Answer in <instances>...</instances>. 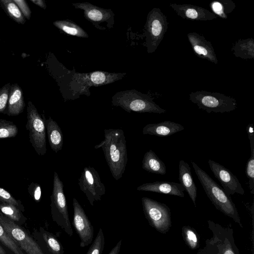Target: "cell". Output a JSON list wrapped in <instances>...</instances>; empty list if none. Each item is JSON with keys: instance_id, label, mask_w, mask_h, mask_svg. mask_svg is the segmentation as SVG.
I'll return each mask as SVG.
<instances>
[{"instance_id": "obj_6", "label": "cell", "mask_w": 254, "mask_h": 254, "mask_svg": "<svg viewBox=\"0 0 254 254\" xmlns=\"http://www.w3.org/2000/svg\"><path fill=\"white\" fill-rule=\"evenodd\" d=\"M189 99L199 109L208 113L230 112L235 110L237 106L234 98L218 92L196 91L190 94Z\"/></svg>"}, {"instance_id": "obj_38", "label": "cell", "mask_w": 254, "mask_h": 254, "mask_svg": "<svg viewBox=\"0 0 254 254\" xmlns=\"http://www.w3.org/2000/svg\"><path fill=\"white\" fill-rule=\"evenodd\" d=\"M248 137L250 140V146H254V133L253 130V124H250L247 127Z\"/></svg>"}, {"instance_id": "obj_22", "label": "cell", "mask_w": 254, "mask_h": 254, "mask_svg": "<svg viewBox=\"0 0 254 254\" xmlns=\"http://www.w3.org/2000/svg\"><path fill=\"white\" fill-rule=\"evenodd\" d=\"M46 129L51 148L56 153L62 150L64 144V136L61 127L51 117L46 119L44 115Z\"/></svg>"}, {"instance_id": "obj_28", "label": "cell", "mask_w": 254, "mask_h": 254, "mask_svg": "<svg viewBox=\"0 0 254 254\" xmlns=\"http://www.w3.org/2000/svg\"><path fill=\"white\" fill-rule=\"evenodd\" d=\"M210 7L217 17L227 19L228 14L234 10L236 5L231 0H219L211 2Z\"/></svg>"}, {"instance_id": "obj_9", "label": "cell", "mask_w": 254, "mask_h": 254, "mask_svg": "<svg viewBox=\"0 0 254 254\" xmlns=\"http://www.w3.org/2000/svg\"><path fill=\"white\" fill-rule=\"evenodd\" d=\"M126 73L109 72L104 71H95L88 73L75 72L70 82L73 90L86 94L91 87H98L112 83L122 79Z\"/></svg>"}, {"instance_id": "obj_8", "label": "cell", "mask_w": 254, "mask_h": 254, "mask_svg": "<svg viewBox=\"0 0 254 254\" xmlns=\"http://www.w3.org/2000/svg\"><path fill=\"white\" fill-rule=\"evenodd\" d=\"M141 202L149 225L162 234L167 233L172 227L170 208L165 203L147 197H142Z\"/></svg>"}, {"instance_id": "obj_2", "label": "cell", "mask_w": 254, "mask_h": 254, "mask_svg": "<svg viewBox=\"0 0 254 254\" xmlns=\"http://www.w3.org/2000/svg\"><path fill=\"white\" fill-rule=\"evenodd\" d=\"M191 163L205 193L215 208L243 228L238 210L230 196L195 163L191 161Z\"/></svg>"}, {"instance_id": "obj_36", "label": "cell", "mask_w": 254, "mask_h": 254, "mask_svg": "<svg viewBox=\"0 0 254 254\" xmlns=\"http://www.w3.org/2000/svg\"><path fill=\"white\" fill-rule=\"evenodd\" d=\"M11 84L7 83L0 89V113H3L7 107Z\"/></svg>"}, {"instance_id": "obj_27", "label": "cell", "mask_w": 254, "mask_h": 254, "mask_svg": "<svg viewBox=\"0 0 254 254\" xmlns=\"http://www.w3.org/2000/svg\"><path fill=\"white\" fill-rule=\"evenodd\" d=\"M0 211L4 216L20 226L24 225L27 220L22 211L12 204L0 201Z\"/></svg>"}, {"instance_id": "obj_18", "label": "cell", "mask_w": 254, "mask_h": 254, "mask_svg": "<svg viewBox=\"0 0 254 254\" xmlns=\"http://www.w3.org/2000/svg\"><path fill=\"white\" fill-rule=\"evenodd\" d=\"M170 7L177 15L183 18L191 20L207 21L217 18L209 10L200 6L190 4L171 3Z\"/></svg>"}, {"instance_id": "obj_26", "label": "cell", "mask_w": 254, "mask_h": 254, "mask_svg": "<svg viewBox=\"0 0 254 254\" xmlns=\"http://www.w3.org/2000/svg\"><path fill=\"white\" fill-rule=\"evenodd\" d=\"M53 24L57 28L68 35L80 38L89 37L85 30L70 20H58L54 21Z\"/></svg>"}, {"instance_id": "obj_5", "label": "cell", "mask_w": 254, "mask_h": 254, "mask_svg": "<svg viewBox=\"0 0 254 254\" xmlns=\"http://www.w3.org/2000/svg\"><path fill=\"white\" fill-rule=\"evenodd\" d=\"M51 200L52 220L66 234L72 236L73 232L69 220L66 197L64 191V184L56 171L54 174L53 188Z\"/></svg>"}, {"instance_id": "obj_30", "label": "cell", "mask_w": 254, "mask_h": 254, "mask_svg": "<svg viewBox=\"0 0 254 254\" xmlns=\"http://www.w3.org/2000/svg\"><path fill=\"white\" fill-rule=\"evenodd\" d=\"M182 232L183 238L190 249L195 250L199 247V236L193 228L190 226H184L182 228Z\"/></svg>"}, {"instance_id": "obj_33", "label": "cell", "mask_w": 254, "mask_h": 254, "mask_svg": "<svg viewBox=\"0 0 254 254\" xmlns=\"http://www.w3.org/2000/svg\"><path fill=\"white\" fill-rule=\"evenodd\" d=\"M105 247V237L101 228L95 238L86 254H102Z\"/></svg>"}, {"instance_id": "obj_32", "label": "cell", "mask_w": 254, "mask_h": 254, "mask_svg": "<svg viewBox=\"0 0 254 254\" xmlns=\"http://www.w3.org/2000/svg\"><path fill=\"white\" fill-rule=\"evenodd\" d=\"M18 133L17 126L12 122L0 119V138L15 137Z\"/></svg>"}, {"instance_id": "obj_25", "label": "cell", "mask_w": 254, "mask_h": 254, "mask_svg": "<svg viewBox=\"0 0 254 254\" xmlns=\"http://www.w3.org/2000/svg\"><path fill=\"white\" fill-rule=\"evenodd\" d=\"M232 50L237 58L244 60L254 59V40L252 38L239 39L234 45Z\"/></svg>"}, {"instance_id": "obj_20", "label": "cell", "mask_w": 254, "mask_h": 254, "mask_svg": "<svg viewBox=\"0 0 254 254\" xmlns=\"http://www.w3.org/2000/svg\"><path fill=\"white\" fill-rule=\"evenodd\" d=\"M184 129V127L180 124L165 121L157 124L146 125L143 128L142 133L157 136H169Z\"/></svg>"}, {"instance_id": "obj_31", "label": "cell", "mask_w": 254, "mask_h": 254, "mask_svg": "<svg viewBox=\"0 0 254 254\" xmlns=\"http://www.w3.org/2000/svg\"><path fill=\"white\" fill-rule=\"evenodd\" d=\"M0 242L13 254H25L9 237L0 223Z\"/></svg>"}, {"instance_id": "obj_12", "label": "cell", "mask_w": 254, "mask_h": 254, "mask_svg": "<svg viewBox=\"0 0 254 254\" xmlns=\"http://www.w3.org/2000/svg\"><path fill=\"white\" fill-rule=\"evenodd\" d=\"M78 181L80 190L91 206L94 205V202L101 200L106 193L105 186L94 167H84Z\"/></svg>"}, {"instance_id": "obj_10", "label": "cell", "mask_w": 254, "mask_h": 254, "mask_svg": "<svg viewBox=\"0 0 254 254\" xmlns=\"http://www.w3.org/2000/svg\"><path fill=\"white\" fill-rule=\"evenodd\" d=\"M27 119L26 128L29 131L30 141L36 153L43 156L47 151L45 124L31 101L28 103Z\"/></svg>"}, {"instance_id": "obj_35", "label": "cell", "mask_w": 254, "mask_h": 254, "mask_svg": "<svg viewBox=\"0 0 254 254\" xmlns=\"http://www.w3.org/2000/svg\"><path fill=\"white\" fill-rule=\"evenodd\" d=\"M0 201L12 204L18 207L22 212L25 209L21 201L16 199L8 191L0 187Z\"/></svg>"}, {"instance_id": "obj_37", "label": "cell", "mask_w": 254, "mask_h": 254, "mask_svg": "<svg viewBox=\"0 0 254 254\" xmlns=\"http://www.w3.org/2000/svg\"><path fill=\"white\" fill-rule=\"evenodd\" d=\"M19 7L21 13L27 20L31 18V11L26 1L24 0H13Z\"/></svg>"}, {"instance_id": "obj_17", "label": "cell", "mask_w": 254, "mask_h": 254, "mask_svg": "<svg viewBox=\"0 0 254 254\" xmlns=\"http://www.w3.org/2000/svg\"><path fill=\"white\" fill-rule=\"evenodd\" d=\"M187 37L196 56L213 64H218L215 50L210 42L207 41L203 35L195 32L188 33Z\"/></svg>"}, {"instance_id": "obj_4", "label": "cell", "mask_w": 254, "mask_h": 254, "mask_svg": "<svg viewBox=\"0 0 254 254\" xmlns=\"http://www.w3.org/2000/svg\"><path fill=\"white\" fill-rule=\"evenodd\" d=\"M212 237L205 241V246L196 254H240L235 243L233 230L214 222L208 221Z\"/></svg>"}, {"instance_id": "obj_15", "label": "cell", "mask_w": 254, "mask_h": 254, "mask_svg": "<svg viewBox=\"0 0 254 254\" xmlns=\"http://www.w3.org/2000/svg\"><path fill=\"white\" fill-rule=\"evenodd\" d=\"M210 170L219 181L224 191L229 196L235 193L243 195L245 190L238 179L229 170L219 163L208 160Z\"/></svg>"}, {"instance_id": "obj_3", "label": "cell", "mask_w": 254, "mask_h": 254, "mask_svg": "<svg viewBox=\"0 0 254 254\" xmlns=\"http://www.w3.org/2000/svg\"><path fill=\"white\" fill-rule=\"evenodd\" d=\"M112 103L113 106L120 107L128 113L162 114L166 112L150 96L135 89L117 92L112 96Z\"/></svg>"}, {"instance_id": "obj_39", "label": "cell", "mask_w": 254, "mask_h": 254, "mask_svg": "<svg viewBox=\"0 0 254 254\" xmlns=\"http://www.w3.org/2000/svg\"><path fill=\"white\" fill-rule=\"evenodd\" d=\"M123 240L121 239L108 254H119Z\"/></svg>"}, {"instance_id": "obj_40", "label": "cell", "mask_w": 254, "mask_h": 254, "mask_svg": "<svg viewBox=\"0 0 254 254\" xmlns=\"http://www.w3.org/2000/svg\"><path fill=\"white\" fill-rule=\"evenodd\" d=\"M41 196V187L39 185H36L34 190V198L35 201H39Z\"/></svg>"}, {"instance_id": "obj_11", "label": "cell", "mask_w": 254, "mask_h": 254, "mask_svg": "<svg viewBox=\"0 0 254 254\" xmlns=\"http://www.w3.org/2000/svg\"><path fill=\"white\" fill-rule=\"evenodd\" d=\"M0 223L25 254H44L26 230L4 216L0 211Z\"/></svg>"}, {"instance_id": "obj_29", "label": "cell", "mask_w": 254, "mask_h": 254, "mask_svg": "<svg viewBox=\"0 0 254 254\" xmlns=\"http://www.w3.org/2000/svg\"><path fill=\"white\" fill-rule=\"evenodd\" d=\"M0 5L6 14L15 22L24 24L26 19L13 0H0Z\"/></svg>"}, {"instance_id": "obj_1", "label": "cell", "mask_w": 254, "mask_h": 254, "mask_svg": "<svg viewBox=\"0 0 254 254\" xmlns=\"http://www.w3.org/2000/svg\"><path fill=\"white\" fill-rule=\"evenodd\" d=\"M102 148L113 177L118 181L124 173L127 162L126 140L123 129H104V139L94 146Z\"/></svg>"}, {"instance_id": "obj_42", "label": "cell", "mask_w": 254, "mask_h": 254, "mask_svg": "<svg viewBox=\"0 0 254 254\" xmlns=\"http://www.w3.org/2000/svg\"><path fill=\"white\" fill-rule=\"evenodd\" d=\"M0 254H13L10 251L5 250L0 244Z\"/></svg>"}, {"instance_id": "obj_34", "label": "cell", "mask_w": 254, "mask_h": 254, "mask_svg": "<svg viewBox=\"0 0 254 254\" xmlns=\"http://www.w3.org/2000/svg\"><path fill=\"white\" fill-rule=\"evenodd\" d=\"M251 157L249 159L246 167V174L249 179V188L251 193H254V149H251Z\"/></svg>"}, {"instance_id": "obj_16", "label": "cell", "mask_w": 254, "mask_h": 254, "mask_svg": "<svg viewBox=\"0 0 254 254\" xmlns=\"http://www.w3.org/2000/svg\"><path fill=\"white\" fill-rule=\"evenodd\" d=\"M31 236L44 254H64V248L59 240L43 227L34 229Z\"/></svg>"}, {"instance_id": "obj_14", "label": "cell", "mask_w": 254, "mask_h": 254, "mask_svg": "<svg viewBox=\"0 0 254 254\" xmlns=\"http://www.w3.org/2000/svg\"><path fill=\"white\" fill-rule=\"evenodd\" d=\"M73 216L72 224L78 234L81 248L91 244L93 240L94 228L84 209L75 198L72 200Z\"/></svg>"}, {"instance_id": "obj_7", "label": "cell", "mask_w": 254, "mask_h": 254, "mask_svg": "<svg viewBox=\"0 0 254 254\" xmlns=\"http://www.w3.org/2000/svg\"><path fill=\"white\" fill-rule=\"evenodd\" d=\"M168 25L167 17L159 8L154 7L149 12L144 27L148 53H152L157 49L167 32Z\"/></svg>"}, {"instance_id": "obj_23", "label": "cell", "mask_w": 254, "mask_h": 254, "mask_svg": "<svg viewBox=\"0 0 254 254\" xmlns=\"http://www.w3.org/2000/svg\"><path fill=\"white\" fill-rule=\"evenodd\" d=\"M6 114L9 116H17L24 109L25 104L21 88L17 83L11 85Z\"/></svg>"}, {"instance_id": "obj_13", "label": "cell", "mask_w": 254, "mask_h": 254, "mask_svg": "<svg viewBox=\"0 0 254 254\" xmlns=\"http://www.w3.org/2000/svg\"><path fill=\"white\" fill-rule=\"evenodd\" d=\"M76 9L82 10L84 16L96 28L100 30L112 29L114 25L113 11L105 9L87 2L72 3Z\"/></svg>"}, {"instance_id": "obj_21", "label": "cell", "mask_w": 254, "mask_h": 254, "mask_svg": "<svg viewBox=\"0 0 254 254\" xmlns=\"http://www.w3.org/2000/svg\"><path fill=\"white\" fill-rule=\"evenodd\" d=\"M179 180L195 207L197 188L192 177L190 167L183 160L179 162Z\"/></svg>"}, {"instance_id": "obj_19", "label": "cell", "mask_w": 254, "mask_h": 254, "mask_svg": "<svg viewBox=\"0 0 254 254\" xmlns=\"http://www.w3.org/2000/svg\"><path fill=\"white\" fill-rule=\"evenodd\" d=\"M136 190L181 197L185 196L184 191L185 190L180 183L168 181H156L143 184L138 186Z\"/></svg>"}, {"instance_id": "obj_41", "label": "cell", "mask_w": 254, "mask_h": 254, "mask_svg": "<svg viewBox=\"0 0 254 254\" xmlns=\"http://www.w3.org/2000/svg\"><path fill=\"white\" fill-rule=\"evenodd\" d=\"M35 4L45 9L46 8V4L44 0H30Z\"/></svg>"}, {"instance_id": "obj_24", "label": "cell", "mask_w": 254, "mask_h": 254, "mask_svg": "<svg viewBox=\"0 0 254 254\" xmlns=\"http://www.w3.org/2000/svg\"><path fill=\"white\" fill-rule=\"evenodd\" d=\"M142 164V168L149 173L162 175L166 173L164 163L151 149L144 154Z\"/></svg>"}]
</instances>
